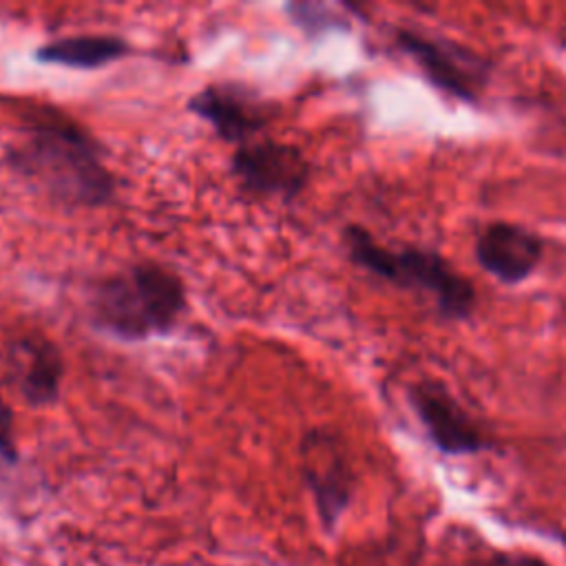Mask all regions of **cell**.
Returning <instances> with one entry per match:
<instances>
[{
	"label": "cell",
	"mask_w": 566,
	"mask_h": 566,
	"mask_svg": "<svg viewBox=\"0 0 566 566\" xmlns=\"http://www.w3.org/2000/svg\"><path fill=\"white\" fill-rule=\"evenodd\" d=\"M9 166L64 206L97 208L115 197L99 144L75 124L31 126L9 150Z\"/></svg>",
	"instance_id": "6da1fadb"
},
{
	"label": "cell",
	"mask_w": 566,
	"mask_h": 566,
	"mask_svg": "<svg viewBox=\"0 0 566 566\" xmlns=\"http://www.w3.org/2000/svg\"><path fill=\"white\" fill-rule=\"evenodd\" d=\"M186 310L181 279L157 263H139L97 283L91 296V314L99 329L144 340L170 332Z\"/></svg>",
	"instance_id": "7a4b0ae2"
},
{
	"label": "cell",
	"mask_w": 566,
	"mask_h": 566,
	"mask_svg": "<svg viewBox=\"0 0 566 566\" xmlns=\"http://www.w3.org/2000/svg\"><path fill=\"white\" fill-rule=\"evenodd\" d=\"M343 241L356 265L396 287L431 296L440 316L451 321L471 316L478 298L475 287L440 252L413 245L394 250L378 243L360 226H347Z\"/></svg>",
	"instance_id": "3957f363"
},
{
	"label": "cell",
	"mask_w": 566,
	"mask_h": 566,
	"mask_svg": "<svg viewBox=\"0 0 566 566\" xmlns=\"http://www.w3.org/2000/svg\"><path fill=\"white\" fill-rule=\"evenodd\" d=\"M396 46L422 71L429 84L455 99L473 104L489 84L491 64L453 40L398 29Z\"/></svg>",
	"instance_id": "277c9868"
},
{
	"label": "cell",
	"mask_w": 566,
	"mask_h": 566,
	"mask_svg": "<svg viewBox=\"0 0 566 566\" xmlns=\"http://www.w3.org/2000/svg\"><path fill=\"white\" fill-rule=\"evenodd\" d=\"M230 170L243 192L265 199H294L310 179V161L294 144L261 139L239 146Z\"/></svg>",
	"instance_id": "5b68a950"
},
{
	"label": "cell",
	"mask_w": 566,
	"mask_h": 566,
	"mask_svg": "<svg viewBox=\"0 0 566 566\" xmlns=\"http://www.w3.org/2000/svg\"><path fill=\"white\" fill-rule=\"evenodd\" d=\"M186 108L208 122L223 142L239 146L252 142L274 117L272 102L237 82L208 84L188 99Z\"/></svg>",
	"instance_id": "8992f818"
},
{
	"label": "cell",
	"mask_w": 566,
	"mask_h": 566,
	"mask_svg": "<svg viewBox=\"0 0 566 566\" xmlns=\"http://www.w3.org/2000/svg\"><path fill=\"white\" fill-rule=\"evenodd\" d=\"M407 400L424 427L429 440L447 455L478 453L491 447L478 422L451 396V391L436 380H420L409 387Z\"/></svg>",
	"instance_id": "52a82bcc"
},
{
	"label": "cell",
	"mask_w": 566,
	"mask_h": 566,
	"mask_svg": "<svg viewBox=\"0 0 566 566\" xmlns=\"http://www.w3.org/2000/svg\"><path fill=\"white\" fill-rule=\"evenodd\" d=\"M478 265L500 283L515 285L528 279L544 259V239L520 223L491 221L475 237Z\"/></svg>",
	"instance_id": "ba28073f"
},
{
	"label": "cell",
	"mask_w": 566,
	"mask_h": 566,
	"mask_svg": "<svg viewBox=\"0 0 566 566\" xmlns=\"http://www.w3.org/2000/svg\"><path fill=\"white\" fill-rule=\"evenodd\" d=\"M305 478L316 497L318 511L325 522L338 520L349 502V467L340 453L338 440L325 431L314 429L303 444Z\"/></svg>",
	"instance_id": "9c48e42d"
},
{
	"label": "cell",
	"mask_w": 566,
	"mask_h": 566,
	"mask_svg": "<svg viewBox=\"0 0 566 566\" xmlns=\"http://www.w3.org/2000/svg\"><path fill=\"white\" fill-rule=\"evenodd\" d=\"M15 369L22 398L33 407L57 400L62 382V354L46 338H24L18 343Z\"/></svg>",
	"instance_id": "30bf717a"
},
{
	"label": "cell",
	"mask_w": 566,
	"mask_h": 566,
	"mask_svg": "<svg viewBox=\"0 0 566 566\" xmlns=\"http://www.w3.org/2000/svg\"><path fill=\"white\" fill-rule=\"evenodd\" d=\"M133 46L119 35H69L35 49V60L66 69H102L128 57Z\"/></svg>",
	"instance_id": "8fae6325"
},
{
	"label": "cell",
	"mask_w": 566,
	"mask_h": 566,
	"mask_svg": "<svg viewBox=\"0 0 566 566\" xmlns=\"http://www.w3.org/2000/svg\"><path fill=\"white\" fill-rule=\"evenodd\" d=\"M0 455L4 460H15V438H13V411L0 398Z\"/></svg>",
	"instance_id": "7c38bea8"
},
{
	"label": "cell",
	"mask_w": 566,
	"mask_h": 566,
	"mask_svg": "<svg viewBox=\"0 0 566 566\" xmlns=\"http://www.w3.org/2000/svg\"><path fill=\"white\" fill-rule=\"evenodd\" d=\"M480 566H548L544 559L535 557V555H524V553H502L491 557L489 562L480 564Z\"/></svg>",
	"instance_id": "4fadbf2b"
}]
</instances>
